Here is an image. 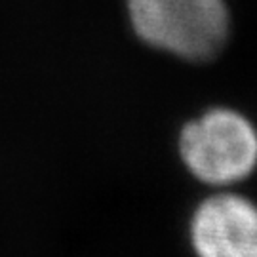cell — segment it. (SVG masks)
<instances>
[{"mask_svg": "<svg viewBox=\"0 0 257 257\" xmlns=\"http://www.w3.org/2000/svg\"><path fill=\"white\" fill-rule=\"evenodd\" d=\"M191 244L196 257H257V204L217 193L194 210Z\"/></svg>", "mask_w": 257, "mask_h": 257, "instance_id": "cell-3", "label": "cell"}, {"mask_svg": "<svg viewBox=\"0 0 257 257\" xmlns=\"http://www.w3.org/2000/svg\"><path fill=\"white\" fill-rule=\"evenodd\" d=\"M132 27L145 44L189 61H208L227 44L225 0H126Z\"/></svg>", "mask_w": 257, "mask_h": 257, "instance_id": "cell-1", "label": "cell"}, {"mask_svg": "<svg viewBox=\"0 0 257 257\" xmlns=\"http://www.w3.org/2000/svg\"><path fill=\"white\" fill-rule=\"evenodd\" d=\"M179 155L202 183H238L257 166V130L238 110L215 107L181 130Z\"/></svg>", "mask_w": 257, "mask_h": 257, "instance_id": "cell-2", "label": "cell"}]
</instances>
